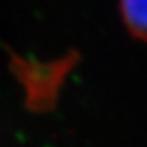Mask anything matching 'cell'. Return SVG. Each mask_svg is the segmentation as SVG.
Here are the masks:
<instances>
[{
    "label": "cell",
    "instance_id": "6da1fadb",
    "mask_svg": "<svg viewBox=\"0 0 147 147\" xmlns=\"http://www.w3.org/2000/svg\"><path fill=\"white\" fill-rule=\"evenodd\" d=\"M125 25L139 39L147 41V0H121Z\"/></svg>",
    "mask_w": 147,
    "mask_h": 147
}]
</instances>
